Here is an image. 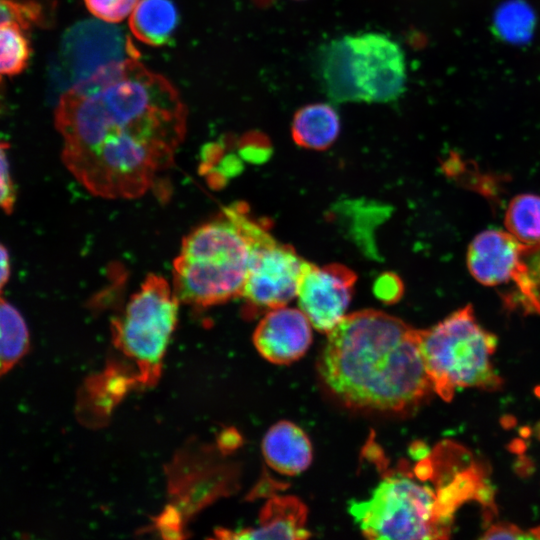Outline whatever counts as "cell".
Wrapping results in <instances>:
<instances>
[{
  "label": "cell",
  "instance_id": "1",
  "mask_svg": "<svg viewBox=\"0 0 540 540\" xmlns=\"http://www.w3.org/2000/svg\"><path fill=\"white\" fill-rule=\"evenodd\" d=\"M175 87L137 58L108 64L60 95L61 158L90 193L133 199L156 187L186 132Z\"/></svg>",
  "mask_w": 540,
  "mask_h": 540
},
{
  "label": "cell",
  "instance_id": "2",
  "mask_svg": "<svg viewBox=\"0 0 540 540\" xmlns=\"http://www.w3.org/2000/svg\"><path fill=\"white\" fill-rule=\"evenodd\" d=\"M318 369L329 390L357 409L407 411L434 391L420 330L378 310L346 315L328 333Z\"/></svg>",
  "mask_w": 540,
  "mask_h": 540
},
{
  "label": "cell",
  "instance_id": "3",
  "mask_svg": "<svg viewBox=\"0 0 540 540\" xmlns=\"http://www.w3.org/2000/svg\"><path fill=\"white\" fill-rule=\"evenodd\" d=\"M267 232L268 222L240 202L191 230L173 262L178 300L206 308L240 297L255 244Z\"/></svg>",
  "mask_w": 540,
  "mask_h": 540
},
{
  "label": "cell",
  "instance_id": "4",
  "mask_svg": "<svg viewBox=\"0 0 540 540\" xmlns=\"http://www.w3.org/2000/svg\"><path fill=\"white\" fill-rule=\"evenodd\" d=\"M404 468V467H403ZM406 468L384 476L365 500L352 501L349 513L370 539H446L454 511L473 497L474 483L466 472L434 489Z\"/></svg>",
  "mask_w": 540,
  "mask_h": 540
},
{
  "label": "cell",
  "instance_id": "5",
  "mask_svg": "<svg viewBox=\"0 0 540 540\" xmlns=\"http://www.w3.org/2000/svg\"><path fill=\"white\" fill-rule=\"evenodd\" d=\"M319 74L325 93L333 101L386 103L404 92L405 56L401 47L384 34L346 35L323 47Z\"/></svg>",
  "mask_w": 540,
  "mask_h": 540
},
{
  "label": "cell",
  "instance_id": "6",
  "mask_svg": "<svg viewBox=\"0 0 540 540\" xmlns=\"http://www.w3.org/2000/svg\"><path fill=\"white\" fill-rule=\"evenodd\" d=\"M496 344L470 305L420 330V349L434 392L450 401L458 388H500L502 379L491 361Z\"/></svg>",
  "mask_w": 540,
  "mask_h": 540
},
{
  "label": "cell",
  "instance_id": "7",
  "mask_svg": "<svg viewBox=\"0 0 540 540\" xmlns=\"http://www.w3.org/2000/svg\"><path fill=\"white\" fill-rule=\"evenodd\" d=\"M179 303L165 278L149 274L112 322L113 343L137 368L141 383L154 382L160 373Z\"/></svg>",
  "mask_w": 540,
  "mask_h": 540
},
{
  "label": "cell",
  "instance_id": "8",
  "mask_svg": "<svg viewBox=\"0 0 540 540\" xmlns=\"http://www.w3.org/2000/svg\"><path fill=\"white\" fill-rule=\"evenodd\" d=\"M138 57L122 29L96 20L79 21L63 34L50 69L52 88L63 94L108 64Z\"/></svg>",
  "mask_w": 540,
  "mask_h": 540
},
{
  "label": "cell",
  "instance_id": "9",
  "mask_svg": "<svg viewBox=\"0 0 540 540\" xmlns=\"http://www.w3.org/2000/svg\"><path fill=\"white\" fill-rule=\"evenodd\" d=\"M307 261L267 232L255 244L241 298L245 314L254 316L287 305L297 297Z\"/></svg>",
  "mask_w": 540,
  "mask_h": 540
},
{
  "label": "cell",
  "instance_id": "10",
  "mask_svg": "<svg viewBox=\"0 0 540 540\" xmlns=\"http://www.w3.org/2000/svg\"><path fill=\"white\" fill-rule=\"evenodd\" d=\"M355 282L356 274L341 264L308 262L297 292L299 309L315 329L328 334L346 316Z\"/></svg>",
  "mask_w": 540,
  "mask_h": 540
},
{
  "label": "cell",
  "instance_id": "11",
  "mask_svg": "<svg viewBox=\"0 0 540 540\" xmlns=\"http://www.w3.org/2000/svg\"><path fill=\"white\" fill-rule=\"evenodd\" d=\"M312 324L296 308L285 306L268 310L253 334L259 354L274 364H290L300 359L312 342Z\"/></svg>",
  "mask_w": 540,
  "mask_h": 540
},
{
  "label": "cell",
  "instance_id": "12",
  "mask_svg": "<svg viewBox=\"0 0 540 540\" xmlns=\"http://www.w3.org/2000/svg\"><path fill=\"white\" fill-rule=\"evenodd\" d=\"M520 248L521 242L507 230H485L468 247V270L483 285H509L517 267Z\"/></svg>",
  "mask_w": 540,
  "mask_h": 540
},
{
  "label": "cell",
  "instance_id": "13",
  "mask_svg": "<svg viewBox=\"0 0 540 540\" xmlns=\"http://www.w3.org/2000/svg\"><path fill=\"white\" fill-rule=\"evenodd\" d=\"M307 507L294 496H276L265 504L259 525L239 531L220 530L225 539H306L310 536L305 524Z\"/></svg>",
  "mask_w": 540,
  "mask_h": 540
},
{
  "label": "cell",
  "instance_id": "14",
  "mask_svg": "<svg viewBox=\"0 0 540 540\" xmlns=\"http://www.w3.org/2000/svg\"><path fill=\"white\" fill-rule=\"evenodd\" d=\"M262 453L267 464L280 474L294 476L305 471L312 462V446L308 436L296 424L282 420L266 432Z\"/></svg>",
  "mask_w": 540,
  "mask_h": 540
},
{
  "label": "cell",
  "instance_id": "15",
  "mask_svg": "<svg viewBox=\"0 0 540 540\" xmlns=\"http://www.w3.org/2000/svg\"><path fill=\"white\" fill-rule=\"evenodd\" d=\"M339 132V115L327 103L305 105L294 114L292 120V138L298 146L306 149H327L335 142Z\"/></svg>",
  "mask_w": 540,
  "mask_h": 540
},
{
  "label": "cell",
  "instance_id": "16",
  "mask_svg": "<svg viewBox=\"0 0 540 540\" xmlns=\"http://www.w3.org/2000/svg\"><path fill=\"white\" fill-rule=\"evenodd\" d=\"M178 24V11L171 0H140L129 20L133 35L152 46L170 43Z\"/></svg>",
  "mask_w": 540,
  "mask_h": 540
},
{
  "label": "cell",
  "instance_id": "17",
  "mask_svg": "<svg viewBox=\"0 0 540 540\" xmlns=\"http://www.w3.org/2000/svg\"><path fill=\"white\" fill-rule=\"evenodd\" d=\"M30 334L21 313L0 295V377L28 352Z\"/></svg>",
  "mask_w": 540,
  "mask_h": 540
},
{
  "label": "cell",
  "instance_id": "18",
  "mask_svg": "<svg viewBox=\"0 0 540 540\" xmlns=\"http://www.w3.org/2000/svg\"><path fill=\"white\" fill-rule=\"evenodd\" d=\"M513 293L509 303L540 313V242L521 243L519 258L513 278Z\"/></svg>",
  "mask_w": 540,
  "mask_h": 540
},
{
  "label": "cell",
  "instance_id": "19",
  "mask_svg": "<svg viewBox=\"0 0 540 540\" xmlns=\"http://www.w3.org/2000/svg\"><path fill=\"white\" fill-rule=\"evenodd\" d=\"M506 230L523 244L540 242V196H515L505 212Z\"/></svg>",
  "mask_w": 540,
  "mask_h": 540
},
{
  "label": "cell",
  "instance_id": "20",
  "mask_svg": "<svg viewBox=\"0 0 540 540\" xmlns=\"http://www.w3.org/2000/svg\"><path fill=\"white\" fill-rule=\"evenodd\" d=\"M535 16L531 7L521 0H510L499 7L494 16L497 34L511 43H523L532 35Z\"/></svg>",
  "mask_w": 540,
  "mask_h": 540
},
{
  "label": "cell",
  "instance_id": "21",
  "mask_svg": "<svg viewBox=\"0 0 540 540\" xmlns=\"http://www.w3.org/2000/svg\"><path fill=\"white\" fill-rule=\"evenodd\" d=\"M18 23L0 25V82L4 76L21 73L27 66L31 48Z\"/></svg>",
  "mask_w": 540,
  "mask_h": 540
},
{
  "label": "cell",
  "instance_id": "22",
  "mask_svg": "<svg viewBox=\"0 0 540 540\" xmlns=\"http://www.w3.org/2000/svg\"><path fill=\"white\" fill-rule=\"evenodd\" d=\"M42 20V9L32 1L0 0V25L18 23L24 29Z\"/></svg>",
  "mask_w": 540,
  "mask_h": 540
},
{
  "label": "cell",
  "instance_id": "23",
  "mask_svg": "<svg viewBox=\"0 0 540 540\" xmlns=\"http://www.w3.org/2000/svg\"><path fill=\"white\" fill-rule=\"evenodd\" d=\"M88 10L97 18L116 23L125 19L136 7L138 0H84Z\"/></svg>",
  "mask_w": 540,
  "mask_h": 540
},
{
  "label": "cell",
  "instance_id": "24",
  "mask_svg": "<svg viewBox=\"0 0 540 540\" xmlns=\"http://www.w3.org/2000/svg\"><path fill=\"white\" fill-rule=\"evenodd\" d=\"M8 148L6 142L0 141V209L11 214L16 202V188L10 173Z\"/></svg>",
  "mask_w": 540,
  "mask_h": 540
},
{
  "label": "cell",
  "instance_id": "25",
  "mask_svg": "<svg viewBox=\"0 0 540 540\" xmlns=\"http://www.w3.org/2000/svg\"><path fill=\"white\" fill-rule=\"evenodd\" d=\"M483 539H540V527L522 530L507 522L491 524L482 535Z\"/></svg>",
  "mask_w": 540,
  "mask_h": 540
},
{
  "label": "cell",
  "instance_id": "26",
  "mask_svg": "<svg viewBox=\"0 0 540 540\" xmlns=\"http://www.w3.org/2000/svg\"><path fill=\"white\" fill-rule=\"evenodd\" d=\"M374 291L376 296L381 301L392 303L401 297L403 293V286L396 275L386 273L377 279L375 282Z\"/></svg>",
  "mask_w": 540,
  "mask_h": 540
},
{
  "label": "cell",
  "instance_id": "27",
  "mask_svg": "<svg viewBox=\"0 0 540 540\" xmlns=\"http://www.w3.org/2000/svg\"><path fill=\"white\" fill-rule=\"evenodd\" d=\"M10 257L8 250L0 243V295L10 277Z\"/></svg>",
  "mask_w": 540,
  "mask_h": 540
}]
</instances>
